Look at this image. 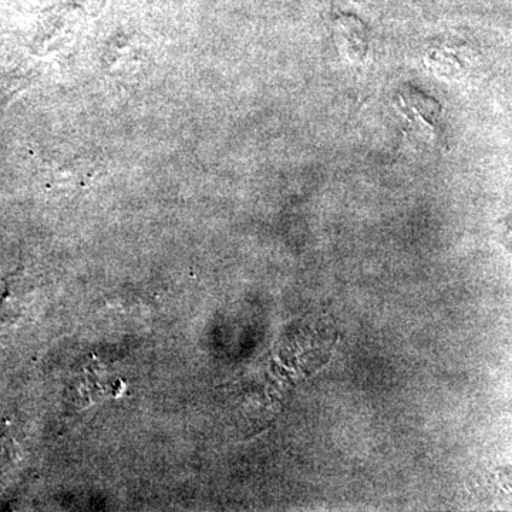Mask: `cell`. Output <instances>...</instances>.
I'll return each instance as SVG.
<instances>
[{
	"instance_id": "1",
	"label": "cell",
	"mask_w": 512,
	"mask_h": 512,
	"mask_svg": "<svg viewBox=\"0 0 512 512\" xmlns=\"http://www.w3.org/2000/svg\"><path fill=\"white\" fill-rule=\"evenodd\" d=\"M22 289L15 282L6 288L5 295L0 299V322H13L19 318L22 301L26 298V292H20Z\"/></svg>"
}]
</instances>
